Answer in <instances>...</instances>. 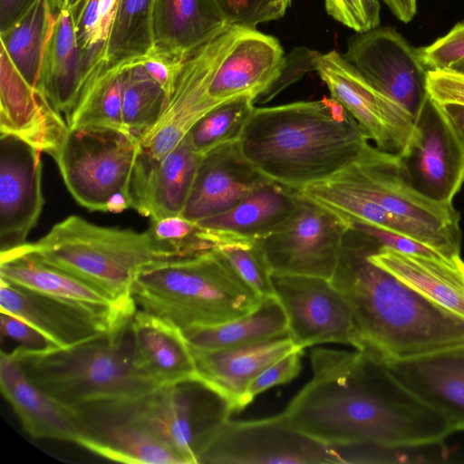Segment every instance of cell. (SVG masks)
<instances>
[{
	"instance_id": "10",
	"label": "cell",
	"mask_w": 464,
	"mask_h": 464,
	"mask_svg": "<svg viewBox=\"0 0 464 464\" xmlns=\"http://www.w3.org/2000/svg\"><path fill=\"white\" fill-rule=\"evenodd\" d=\"M199 463H343L338 450L291 426L284 412L267 418L228 419L213 435Z\"/></svg>"
},
{
	"instance_id": "4",
	"label": "cell",
	"mask_w": 464,
	"mask_h": 464,
	"mask_svg": "<svg viewBox=\"0 0 464 464\" xmlns=\"http://www.w3.org/2000/svg\"><path fill=\"white\" fill-rule=\"evenodd\" d=\"M132 316L72 347H15L8 353L34 383L67 410L139 399L159 386L135 365Z\"/></svg>"
},
{
	"instance_id": "28",
	"label": "cell",
	"mask_w": 464,
	"mask_h": 464,
	"mask_svg": "<svg viewBox=\"0 0 464 464\" xmlns=\"http://www.w3.org/2000/svg\"><path fill=\"white\" fill-rule=\"evenodd\" d=\"M131 328L135 365L158 386L197 377L190 346L179 327L137 309Z\"/></svg>"
},
{
	"instance_id": "47",
	"label": "cell",
	"mask_w": 464,
	"mask_h": 464,
	"mask_svg": "<svg viewBox=\"0 0 464 464\" xmlns=\"http://www.w3.org/2000/svg\"><path fill=\"white\" fill-rule=\"evenodd\" d=\"M302 356L303 349H297L266 368L250 383L246 395V404L267 389L295 378L301 371Z\"/></svg>"
},
{
	"instance_id": "8",
	"label": "cell",
	"mask_w": 464,
	"mask_h": 464,
	"mask_svg": "<svg viewBox=\"0 0 464 464\" xmlns=\"http://www.w3.org/2000/svg\"><path fill=\"white\" fill-rule=\"evenodd\" d=\"M420 230L429 243L450 259L460 256L459 215L452 203L433 201L417 192L396 154L368 143L346 168L329 178Z\"/></svg>"
},
{
	"instance_id": "13",
	"label": "cell",
	"mask_w": 464,
	"mask_h": 464,
	"mask_svg": "<svg viewBox=\"0 0 464 464\" xmlns=\"http://www.w3.org/2000/svg\"><path fill=\"white\" fill-rule=\"evenodd\" d=\"M300 194V193H299ZM350 224L334 212L302 197L294 215L258 239L273 274L331 279Z\"/></svg>"
},
{
	"instance_id": "9",
	"label": "cell",
	"mask_w": 464,
	"mask_h": 464,
	"mask_svg": "<svg viewBox=\"0 0 464 464\" xmlns=\"http://www.w3.org/2000/svg\"><path fill=\"white\" fill-rule=\"evenodd\" d=\"M146 428L184 464L199 463L205 448L234 412L229 401L198 377L159 386L136 400Z\"/></svg>"
},
{
	"instance_id": "43",
	"label": "cell",
	"mask_w": 464,
	"mask_h": 464,
	"mask_svg": "<svg viewBox=\"0 0 464 464\" xmlns=\"http://www.w3.org/2000/svg\"><path fill=\"white\" fill-rule=\"evenodd\" d=\"M324 4L331 17L356 33L380 25L379 0H324Z\"/></svg>"
},
{
	"instance_id": "34",
	"label": "cell",
	"mask_w": 464,
	"mask_h": 464,
	"mask_svg": "<svg viewBox=\"0 0 464 464\" xmlns=\"http://www.w3.org/2000/svg\"><path fill=\"white\" fill-rule=\"evenodd\" d=\"M140 58L98 64L89 75L74 110L66 120L68 127L129 132L123 123V92L129 69Z\"/></svg>"
},
{
	"instance_id": "20",
	"label": "cell",
	"mask_w": 464,
	"mask_h": 464,
	"mask_svg": "<svg viewBox=\"0 0 464 464\" xmlns=\"http://www.w3.org/2000/svg\"><path fill=\"white\" fill-rule=\"evenodd\" d=\"M201 158L188 134L160 160L140 149L131 181V208L151 221L181 216Z\"/></svg>"
},
{
	"instance_id": "31",
	"label": "cell",
	"mask_w": 464,
	"mask_h": 464,
	"mask_svg": "<svg viewBox=\"0 0 464 464\" xmlns=\"http://www.w3.org/2000/svg\"><path fill=\"white\" fill-rule=\"evenodd\" d=\"M87 79L74 17L70 9L64 8L58 14L47 43L36 90L64 115L66 121L74 110Z\"/></svg>"
},
{
	"instance_id": "1",
	"label": "cell",
	"mask_w": 464,
	"mask_h": 464,
	"mask_svg": "<svg viewBox=\"0 0 464 464\" xmlns=\"http://www.w3.org/2000/svg\"><path fill=\"white\" fill-rule=\"evenodd\" d=\"M312 379L283 411L293 428L328 446H437L446 419L403 386L389 367L355 350L314 348Z\"/></svg>"
},
{
	"instance_id": "29",
	"label": "cell",
	"mask_w": 464,
	"mask_h": 464,
	"mask_svg": "<svg viewBox=\"0 0 464 464\" xmlns=\"http://www.w3.org/2000/svg\"><path fill=\"white\" fill-rule=\"evenodd\" d=\"M0 387L31 437L76 442L78 429L72 413L34 383L17 361L4 351L0 359Z\"/></svg>"
},
{
	"instance_id": "51",
	"label": "cell",
	"mask_w": 464,
	"mask_h": 464,
	"mask_svg": "<svg viewBox=\"0 0 464 464\" xmlns=\"http://www.w3.org/2000/svg\"><path fill=\"white\" fill-rule=\"evenodd\" d=\"M35 0H0V33L9 28Z\"/></svg>"
},
{
	"instance_id": "55",
	"label": "cell",
	"mask_w": 464,
	"mask_h": 464,
	"mask_svg": "<svg viewBox=\"0 0 464 464\" xmlns=\"http://www.w3.org/2000/svg\"><path fill=\"white\" fill-rule=\"evenodd\" d=\"M452 71L464 74V59L458 61L449 68Z\"/></svg>"
},
{
	"instance_id": "50",
	"label": "cell",
	"mask_w": 464,
	"mask_h": 464,
	"mask_svg": "<svg viewBox=\"0 0 464 464\" xmlns=\"http://www.w3.org/2000/svg\"><path fill=\"white\" fill-rule=\"evenodd\" d=\"M183 62L184 60L152 53L146 56L141 63L150 76L164 91L168 102L174 92Z\"/></svg>"
},
{
	"instance_id": "11",
	"label": "cell",
	"mask_w": 464,
	"mask_h": 464,
	"mask_svg": "<svg viewBox=\"0 0 464 464\" xmlns=\"http://www.w3.org/2000/svg\"><path fill=\"white\" fill-rule=\"evenodd\" d=\"M342 55L365 81L415 120L430 97L429 70L420 48L394 28L379 25L352 35Z\"/></svg>"
},
{
	"instance_id": "7",
	"label": "cell",
	"mask_w": 464,
	"mask_h": 464,
	"mask_svg": "<svg viewBox=\"0 0 464 464\" xmlns=\"http://www.w3.org/2000/svg\"><path fill=\"white\" fill-rule=\"evenodd\" d=\"M140 140L104 128H69L53 158L74 200L90 211L132 208L131 181Z\"/></svg>"
},
{
	"instance_id": "39",
	"label": "cell",
	"mask_w": 464,
	"mask_h": 464,
	"mask_svg": "<svg viewBox=\"0 0 464 464\" xmlns=\"http://www.w3.org/2000/svg\"><path fill=\"white\" fill-rule=\"evenodd\" d=\"M255 107L249 97H238L219 104L205 114L188 131L189 140L200 155L239 140Z\"/></svg>"
},
{
	"instance_id": "30",
	"label": "cell",
	"mask_w": 464,
	"mask_h": 464,
	"mask_svg": "<svg viewBox=\"0 0 464 464\" xmlns=\"http://www.w3.org/2000/svg\"><path fill=\"white\" fill-rule=\"evenodd\" d=\"M369 259L464 321V261L428 258L381 246Z\"/></svg>"
},
{
	"instance_id": "32",
	"label": "cell",
	"mask_w": 464,
	"mask_h": 464,
	"mask_svg": "<svg viewBox=\"0 0 464 464\" xmlns=\"http://www.w3.org/2000/svg\"><path fill=\"white\" fill-rule=\"evenodd\" d=\"M299 202V191L269 180L234 208L197 224L258 240L285 224Z\"/></svg>"
},
{
	"instance_id": "35",
	"label": "cell",
	"mask_w": 464,
	"mask_h": 464,
	"mask_svg": "<svg viewBox=\"0 0 464 464\" xmlns=\"http://www.w3.org/2000/svg\"><path fill=\"white\" fill-rule=\"evenodd\" d=\"M57 16L51 0H35L19 19L0 33L1 46L34 89H37L44 53Z\"/></svg>"
},
{
	"instance_id": "23",
	"label": "cell",
	"mask_w": 464,
	"mask_h": 464,
	"mask_svg": "<svg viewBox=\"0 0 464 464\" xmlns=\"http://www.w3.org/2000/svg\"><path fill=\"white\" fill-rule=\"evenodd\" d=\"M267 181L244 158L238 140L221 145L202 156L181 216L197 223L219 215Z\"/></svg>"
},
{
	"instance_id": "18",
	"label": "cell",
	"mask_w": 464,
	"mask_h": 464,
	"mask_svg": "<svg viewBox=\"0 0 464 464\" xmlns=\"http://www.w3.org/2000/svg\"><path fill=\"white\" fill-rule=\"evenodd\" d=\"M0 134V245L5 252L28 243L44 198L42 151L14 135Z\"/></svg>"
},
{
	"instance_id": "3",
	"label": "cell",
	"mask_w": 464,
	"mask_h": 464,
	"mask_svg": "<svg viewBox=\"0 0 464 464\" xmlns=\"http://www.w3.org/2000/svg\"><path fill=\"white\" fill-rule=\"evenodd\" d=\"M369 139L333 98L254 107L238 140L267 179L299 191L350 165Z\"/></svg>"
},
{
	"instance_id": "40",
	"label": "cell",
	"mask_w": 464,
	"mask_h": 464,
	"mask_svg": "<svg viewBox=\"0 0 464 464\" xmlns=\"http://www.w3.org/2000/svg\"><path fill=\"white\" fill-rule=\"evenodd\" d=\"M217 232L216 249L229 261L238 276L261 297L274 295L273 272L260 242L227 231Z\"/></svg>"
},
{
	"instance_id": "22",
	"label": "cell",
	"mask_w": 464,
	"mask_h": 464,
	"mask_svg": "<svg viewBox=\"0 0 464 464\" xmlns=\"http://www.w3.org/2000/svg\"><path fill=\"white\" fill-rule=\"evenodd\" d=\"M1 312L17 316L50 339L67 348L96 337L123 320L30 291L0 279Z\"/></svg>"
},
{
	"instance_id": "48",
	"label": "cell",
	"mask_w": 464,
	"mask_h": 464,
	"mask_svg": "<svg viewBox=\"0 0 464 464\" xmlns=\"http://www.w3.org/2000/svg\"><path fill=\"white\" fill-rule=\"evenodd\" d=\"M1 338L15 342L29 350H46L57 346L35 327L11 314L1 312Z\"/></svg>"
},
{
	"instance_id": "46",
	"label": "cell",
	"mask_w": 464,
	"mask_h": 464,
	"mask_svg": "<svg viewBox=\"0 0 464 464\" xmlns=\"http://www.w3.org/2000/svg\"><path fill=\"white\" fill-rule=\"evenodd\" d=\"M420 53L429 71L449 69L464 59V21L457 23L430 45L420 48Z\"/></svg>"
},
{
	"instance_id": "14",
	"label": "cell",
	"mask_w": 464,
	"mask_h": 464,
	"mask_svg": "<svg viewBox=\"0 0 464 464\" xmlns=\"http://www.w3.org/2000/svg\"><path fill=\"white\" fill-rule=\"evenodd\" d=\"M231 24L183 62L175 89L156 124L140 139V149L160 160L171 151L209 111L226 102L209 94L214 72L227 44Z\"/></svg>"
},
{
	"instance_id": "6",
	"label": "cell",
	"mask_w": 464,
	"mask_h": 464,
	"mask_svg": "<svg viewBox=\"0 0 464 464\" xmlns=\"http://www.w3.org/2000/svg\"><path fill=\"white\" fill-rule=\"evenodd\" d=\"M19 248L121 302L133 300V282L145 266L183 257L155 239L149 229L138 232L102 227L75 215L56 223L37 241Z\"/></svg>"
},
{
	"instance_id": "25",
	"label": "cell",
	"mask_w": 464,
	"mask_h": 464,
	"mask_svg": "<svg viewBox=\"0 0 464 464\" xmlns=\"http://www.w3.org/2000/svg\"><path fill=\"white\" fill-rule=\"evenodd\" d=\"M190 349L197 377L223 394L234 411H240L247 406L246 395L253 380L269 365L300 348L287 334L236 348Z\"/></svg>"
},
{
	"instance_id": "45",
	"label": "cell",
	"mask_w": 464,
	"mask_h": 464,
	"mask_svg": "<svg viewBox=\"0 0 464 464\" xmlns=\"http://www.w3.org/2000/svg\"><path fill=\"white\" fill-rule=\"evenodd\" d=\"M350 226L374 239L381 246L411 256L452 260L433 246L411 237L364 222L353 221Z\"/></svg>"
},
{
	"instance_id": "52",
	"label": "cell",
	"mask_w": 464,
	"mask_h": 464,
	"mask_svg": "<svg viewBox=\"0 0 464 464\" xmlns=\"http://www.w3.org/2000/svg\"><path fill=\"white\" fill-rule=\"evenodd\" d=\"M392 14L402 23L411 22L416 14L417 0H382Z\"/></svg>"
},
{
	"instance_id": "26",
	"label": "cell",
	"mask_w": 464,
	"mask_h": 464,
	"mask_svg": "<svg viewBox=\"0 0 464 464\" xmlns=\"http://www.w3.org/2000/svg\"><path fill=\"white\" fill-rule=\"evenodd\" d=\"M229 24L218 0H154L153 53L185 60Z\"/></svg>"
},
{
	"instance_id": "27",
	"label": "cell",
	"mask_w": 464,
	"mask_h": 464,
	"mask_svg": "<svg viewBox=\"0 0 464 464\" xmlns=\"http://www.w3.org/2000/svg\"><path fill=\"white\" fill-rule=\"evenodd\" d=\"M409 391L464 430V349L387 365Z\"/></svg>"
},
{
	"instance_id": "24",
	"label": "cell",
	"mask_w": 464,
	"mask_h": 464,
	"mask_svg": "<svg viewBox=\"0 0 464 464\" xmlns=\"http://www.w3.org/2000/svg\"><path fill=\"white\" fill-rule=\"evenodd\" d=\"M0 279L102 314L123 317L137 310L134 300L117 301L86 281L20 248L1 252Z\"/></svg>"
},
{
	"instance_id": "19",
	"label": "cell",
	"mask_w": 464,
	"mask_h": 464,
	"mask_svg": "<svg viewBox=\"0 0 464 464\" xmlns=\"http://www.w3.org/2000/svg\"><path fill=\"white\" fill-rule=\"evenodd\" d=\"M231 24L209 94L221 102L249 97L255 102L279 76L285 54L276 38L256 28Z\"/></svg>"
},
{
	"instance_id": "49",
	"label": "cell",
	"mask_w": 464,
	"mask_h": 464,
	"mask_svg": "<svg viewBox=\"0 0 464 464\" xmlns=\"http://www.w3.org/2000/svg\"><path fill=\"white\" fill-rule=\"evenodd\" d=\"M427 87L430 97L440 105H464V74L450 69L429 71Z\"/></svg>"
},
{
	"instance_id": "33",
	"label": "cell",
	"mask_w": 464,
	"mask_h": 464,
	"mask_svg": "<svg viewBox=\"0 0 464 464\" xmlns=\"http://www.w3.org/2000/svg\"><path fill=\"white\" fill-rule=\"evenodd\" d=\"M181 331L189 346L204 350L247 346L288 334L286 315L276 295L262 297L256 309L237 319Z\"/></svg>"
},
{
	"instance_id": "38",
	"label": "cell",
	"mask_w": 464,
	"mask_h": 464,
	"mask_svg": "<svg viewBox=\"0 0 464 464\" xmlns=\"http://www.w3.org/2000/svg\"><path fill=\"white\" fill-rule=\"evenodd\" d=\"M145 57L129 69L122 103L124 126L139 140L156 124L168 104L164 91L141 64Z\"/></svg>"
},
{
	"instance_id": "42",
	"label": "cell",
	"mask_w": 464,
	"mask_h": 464,
	"mask_svg": "<svg viewBox=\"0 0 464 464\" xmlns=\"http://www.w3.org/2000/svg\"><path fill=\"white\" fill-rule=\"evenodd\" d=\"M230 24L256 28L281 18L292 0H218Z\"/></svg>"
},
{
	"instance_id": "16",
	"label": "cell",
	"mask_w": 464,
	"mask_h": 464,
	"mask_svg": "<svg viewBox=\"0 0 464 464\" xmlns=\"http://www.w3.org/2000/svg\"><path fill=\"white\" fill-rule=\"evenodd\" d=\"M275 295L287 319L288 335L300 349L321 343L354 347L351 312L326 278L272 274Z\"/></svg>"
},
{
	"instance_id": "41",
	"label": "cell",
	"mask_w": 464,
	"mask_h": 464,
	"mask_svg": "<svg viewBox=\"0 0 464 464\" xmlns=\"http://www.w3.org/2000/svg\"><path fill=\"white\" fill-rule=\"evenodd\" d=\"M148 229L155 239L169 245L182 256H193L217 246L214 230L182 216L151 221Z\"/></svg>"
},
{
	"instance_id": "17",
	"label": "cell",
	"mask_w": 464,
	"mask_h": 464,
	"mask_svg": "<svg viewBox=\"0 0 464 464\" xmlns=\"http://www.w3.org/2000/svg\"><path fill=\"white\" fill-rule=\"evenodd\" d=\"M316 72L331 98L352 115L376 148L393 154L403 150L414 129V120L404 109L372 87L335 51L321 53Z\"/></svg>"
},
{
	"instance_id": "15",
	"label": "cell",
	"mask_w": 464,
	"mask_h": 464,
	"mask_svg": "<svg viewBox=\"0 0 464 464\" xmlns=\"http://www.w3.org/2000/svg\"><path fill=\"white\" fill-rule=\"evenodd\" d=\"M136 400L96 401L68 410L78 429L75 443L118 462L184 464L142 423Z\"/></svg>"
},
{
	"instance_id": "44",
	"label": "cell",
	"mask_w": 464,
	"mask_h": 464,
	"mask_svg": "<svg viewBox=\"0 0 464 464\" xmlns=\"http://www.w3.org/2000/svg\"><path fill=\"white\" fill-rule=\"evenodd\" d=\"M321 53L302 46L295 47L285 54L282 69L276 82L254 102L266 104L271 102L285 89L299 81L305 73L316 71Z\"/></svg>"
},
{
	"instance_id": "36",
	"label": "cell",
	"mask_w": 464,
	"mask_h": 464,
	"mask_svg": "<svg viewBox=\"0 0 464 464\" xmlns=\"http://www.w3.org/2000/svg\"><path fill=\"white\" fill-rule=\"evenodd\" d=\"M299 193L302 197L334 212L349 224L358 221L375 225L431 246L418 228L396 218L378 204L328 180L306 186L299 190Z\"/></svg>"
},
{
	"instance_id": "54",
	"label": "cell",
	"mask_w": 464,
	"mask_h": 464,
	"mask_svg": "<svg viewBox=\"0 0 464 464\" xmlns=\"http://www.w3.org/2000/svg\"><path fill=\"white\" fill-rule=\"evenodd\" d=\"M55 13L58 14L63 9L65 8L67 0H51Z\"/></svg>"
},
{
	"instance_id": "2",
	"label": "cell",
	"mask_w": 464,
	"mask_h": 464,
	"mask_svg": "<svg viewBox=\"0 0 464 464\" xmlns=\"http://www.w3.org/2000/svg\"><path fill=\"white\" fill-rule=\"evenodd\" d=\"M380 247L350 227L330 279L349 306L354 348L386 365L464 349V321L373 264Z\"/></svg>"
},
{
	"instance_id": "21",
	"label": "cell",
	"mask_w": 464,
	"mask_h": 464,
	"mask_svg": "<svg viewBox=\"0 0 464 464\" xmlns=\"http://www.w3.org/2000/svg\"><path fill=\"white\" fill-rule=\"evenodd\" d=\"M0 61V133L54 158L69 130L64 117L24 80L2 46Z\"/></svg>"
},
{
	"instance_id": "12",
	"label": "cell",
	"mask_w": 464,
	"mask_h": 464,
	"mask_svg": "<svg viewBox=\"0 0 464 464\" xmlns=\"http://www.w3.org/2000/svg\"><path fill=\"white\" fill-rule=\"evenodd\" d=\"M397 155L411 187L440 203H452L464 183V138L430 97L414 120L413 132Z\"/></svg>"
},
{
	"instance_id": "5",
	"label": "cell",
	"mask_w": 464,
	"mask_h": 464,
	"mask_svg": "<svg viewBox=\"0 0 464 464\" xmlns=\"http://www.w3.org/2000/svg\"><path fill=\"white\" fill-rule=\"evenodd\" d=\"M131 296L137 309L180 330L237 319L262 300L216 248L145 266Z\"/></svg>"
},
{
	"instance_id": "37",
	"label": "cell",
	"mask_w": 464,
	"mask_h": 464,
	"mask_svg": "<svg viewBox=\"0 0 464 464\" xmlns=\"http://www.w3.org/2000/svg\"><path fill=\"white\" fill-rule=\"evenodd\" d=\"M153 1L119 0L106 45L108 63L145 57L153 53Z\"/></svg>"
},
{
	"instance_id": "56",
	"label": "cell",
	"mask_w": 464,
	"mask_h": 464,
	"mask_svg": "<svg viewBox=\"0 0 464 464\" xmlns=\"http://www.w3.org/2000/svg\"><path fill=\"white\" fill-rule=\"evenodd\" d=\"M83 0H67L65 8L71 11L75 10Z\"/></svg>"
},
{
	"instance_id": "53",
	"label": "cell",
	"mask_w": 464,
	"mask_h": 464,
	"mask_svg": "<svg viewBox=\"0 0 464 464\" xmlns=\"http://www.w3.org/2000/svg\"><path fill=\"white\" fill-rule=\"evenodd\" d=\"M441 106L455 128L464 138V105L447 103Z\"/></svg>"
}]
</instances>
